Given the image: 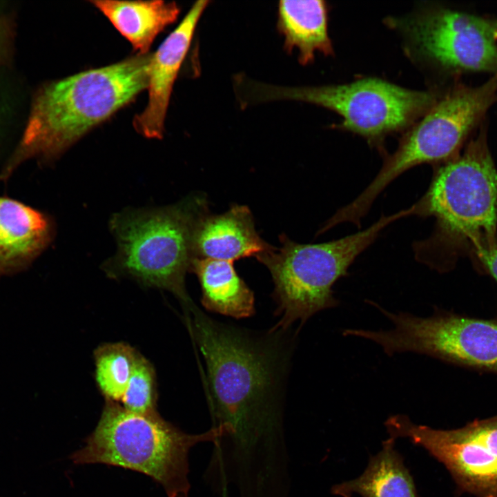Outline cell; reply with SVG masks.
I'll use <instances>...</instances> for the list:
<instances>
[{"label":"cell","mask_w":497,"mask_h":497,"mask_svg":"<svg viewBox=\"0 0 497 497\" xmlns=\"http://www.w3.org/2000/svg\"><path fill=\"white\" fill-rule=\"evenodd\" d=\"M188 325L204 357L213 443L205 484L220 497H280L291 488L290 458L276 347L212 320L194 304Z\"/></svg>","instance_id":"cell-1"},{"label":"cell","mask_w":497,"mask_h":497,"mask_svg":"<svg viewBox=\"0 0 497 497\" xmlns=\"http://www.w3.org/2000/svg\"><path fill=\"white\" fill-rule=\"evenodd\" d=\"M152 54L43 84L34 95L22 137L6 163L7 179L32 158L55 159L95 126L131 102L148 82Z\"/></svg>","instance_id":"cell-2"},{"label":"cell","mask_w":497,"mask_h":497,"mask_svg":"<svg viewBox=\"0 0 497 497\" xmlns=\"http://www.w3.org/2000/svg\"><path fill=\"white\" fill-rule=\"evenodd\" d=\"M222 435L221 428L213 427L188 433L157 412L134 413L105 400L95 428L70 459L76 465L104 464L140 472L162 486L168 497H188L190 450Z\"/></svg>","instance_id":"cell-3"},{"label":"cell","mask_w":497,"mask_h":497,"mask_svg":"<svg viewBox=\"0 0 497 497\" xmlns=\"http://www.w3.org/2000/svg\"><path fill=\"white\" fill-rule=\"evenodd\" d=\"M415 204L416 215L436 219L432 235L415 244L418 260L433 268L455 246L496 240L497 170L485 139L480 135L462 156L440 167Z\"/></svg>","instance_id":"cell-4"},{"label":"cell","mask_w":497,"mask_h":497,"mask_svg":"<svg viewBox=\"0 0 497 497\" xmlns=\"http://www.w3.org/2000/svg\"><path fill=\"white\" fill-rule=\"evenodd\" d=\"M412 213L409 208L382 215L367 228L329 242L298 244L282 235L280 247L272 246L256 257L267 267L275 284L280 319L272 331H284L298 320L302 326L317 312L337 306L335 282L347 275L350 265L382 230Z\"/></svg>","instance_id":"cell-5"},{"label":"cell","mask_w":497,"mask_h":497,"mask_svg":"<svg viewBox=\"0 0 497 497\" xmlns=\"http://www.w3.org/2000/svg\"><path fill=\"white\" fill-rule=\"evenodd\" d=\"M248 104L296 100L318 105L342 117L338 128L355 133L370 144L411 126L436 101L429 91L408 89L368 77L348 84L319 86H280L248 80L244 88Z\"/></svg>","instance_id":"cell-6"},{"label":"cell","mask_w":497,"mask_h":497,"mask_svg":"<svg viewBox=\"0 0 497 497\" xmlns=\"http://www.w3.org/2000/svg\"><path fill=\"white\" fill-rule=\"evenodd\" d=\"M198 204L129 211L115 216L112 228L118 251L108 269L110 274L130 277L144 286L169 291L185 308L193 304L184 278L193 260L192 231L202 211Z\"/></svg>","instance_id":"cell-7"},{"label":"cell","mask_w":497,"mask_h":497,"mask_svg":"<svg viewBox=\"0 0 497 497\" xmlns=\"http://www.w3.org/2000/svg\"><path fill=\"white\" fill-rule=\"evenodd\" d=\"M496 99L497 72L478 87L458 88L436 100L404 135L370 184L347 206L348 213L361 220L378 195L400 174L451 157Z\"/></svg>","instance_id":"cell-8"},{"label":"cell","mask_w":497,"mask_h":497,"mask_svg":"<svg viewBox=\"0 0 497 497\" xmlns=\"http://www.w3.org/2000/svg\"><path fill=\"white\" fill-rule=\"evenodd\" d=\"M393 324L390 330L354 329L353 336L380 345L388 355L406 351L497 374V320L469 318L436 310L422 318L393 313L372 303Z\"/></svg>","instance_id":"cell-9"},{"label":"cell","mask_w":497,"mask_h":497,"mask_svg":"<svg viewBox=\"0 0 497 497\" xmlns=\"http://www.w3.org/2000/svg\"><path fill=\"white\" fill-rule=\"evenodd\" d=\"M409 50L445 68L497 72V32L489 21L449 9H428L389 21Z\"/></svg>","instance_id":"cell-10"},{"label":"cell","mask_w":497,"mask_h":497,"mask_svg":"<svg viewBox=\"0 0 497 497\" xmlns=\"http://www.w3.org/2000/svg\"><path fill=\"white\" fill-rule=\"evenodd\" d=\"M390 438H407L442 463L458 485L481 497H497V416L456 429H435L405 415L384 423Z\"/></svg>","instance_id":"cell-11"},{"label":"cell","mask_w":497,"mask_h":497,"mask_svg":"<svg viewBox=\"0 0 497 497\" xmlns=\"http://www.w3.org/2000/svg\"><path fill=\"white\" fill-rule=\"evenodd\" d=\"M208 1H197L178 26L152 54L148 69V104L133 121L137 133L161 138L173 84L191 46L197 23Z\"/></svg>","instance_id":"cell-12"},{"label":"cell","mask_w":497,"mask_h":497,"mask_svg":"<svg viewBox=\"0 0 497 497\" xmlns=\"http://www.w3.org/2000/svg\"><path fill=\"white\" fill-rule=\"evenodd\" d=\"M193 259L233 262L269 251L272 246L257 233L252 213L246 206L234 205L221 215L197 217L192 231Z\"/></svg>","instance_id":"cell-13"},{"label":"cell","mask_w":497,"mask_h":497,"mask_svg":"<svg viewBox=\"0 0 497 497\" xmlns=\"http://www.w3.org/2000/svg\"><path fill=\"white\" fill-rule=\"evenodd\" d=\"M52 228L47 216L0 197V277L21 271L47 246Z\"/></svg>","instance_id":"cell-14"},{"label":"cell","mask_w":497,"mask_h":497,"mask_svg":"<svg viewBox=\"0 0 497 497\" xmlns=\"http://www.w3.org/2000/svg\"><path fill=\"white\" fill-rule=\"evenodd\" d=\"M114 27L139 51L148 54L155 38L177 19L175 2L157 1H90Z\"/></svg>","instance_id":"cell-15"},{"label":"cell","mask_w":497,"mask_h":497,"mask_svg":"<svg viewBox=\"0 0 497 497\" xmlns=\"http://www.w3.org/2000/svg\"><path fill=\"white\" fill-rule=\"evenodd\" d=\"M327 6L323 1H280L277 29L284 36L286 51H298L302 65L314 60L316 52L330 55L333 47L328 34Z\"/></svg>","instance_id":"cell-16"},{"label":"cell","mask_w":497,"mask_h":497,"mask_svg":"<svg viewBox=\"0 0 497 497\" xmlns=\"http://www.w3.org/2000/svg\"><path fill=\"white\" fill-rule=\"evenodd\" d=\"M190 270L199 280L206 309L235 318L253 315V292L238 275L233 262L193 258Z\"/></svg>","instance_id":"cell-17"},{"label":"cell","mask_w":497,"mask_h":497,"mask_svg":"<svg viewBox=\"0 0 497 497\" xmlns=\"http://www.w3.org/2000/svg\"><path fill=\"white\" fill-rule=\"evenodd\" d=\"M395 439L382 442L381 451L371 457L364 472L358 478L331 488L340 497H418L416 486L403 458L394 447Z\"/></svg>","instance_id":"cell-18"},{"label":"cell","mask_w":497,"mask_h":497,"mask_svg":"<svg viewBox=\"0 0 497 497\" xmlns=\"http://www.w3.org/2000/svg\"><path fill=\"white\" fill-rule=\"evenodd\" d=\"M139 354L124 342L104 344L95 350V380L105 400L120 402Z\"/></svg>","instance_id":"cell-19"},{"label":"cell","mask_w":497,"mask_h":497,"mask_svg":"<svg viewBox=\"0 0 497 497\" xmlns=\"http://www.w3.org/2000/svg\"><path fill=\"white\" fill-rule=\"evenodd\" d=\"M119 403L134 413L157 412L155 371L152 364L141 353Z\"/></svg>","instance_id":"cell-20"},{"label":"cell","mask_w":497,"mask_h":497,"mask_svg":"<svg viewBox=\"0 0 497 497\" xmlns=\"http://www.w3.org/2000/svg\"><path fill=\"white\" fill-rule=\"evenodd\" d=\"M14 21L10 14L0 11V64H8L13 55Z\"/></svg>","instance_id":"cell-21"},{"label":"cell","mask_w":497,"mask_h":497,"mask_svg":"<svg viewBox=\"0 0 497 497\" xmlns=\"http://www.w3.org/2000/svg\"><path fill=\"white\" fill-rule=\"evenodd\" d=\"M475 248L485 270L497 281V240L481 244Z\"/></svg>","instance_id":"cell-22"}]
</instances>
